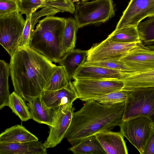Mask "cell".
Here are the masks:
<instances>
[{
    "label": "cell",
    "mask_w": 154,
    "mask_h": 154,
    "mask_svg": "<svg viewBox=\"0 0 154 154\" xmlns=\"http://www.w3.org/2000/svg\"><path fill=\"white\" fill-rule=\"evenodd\" d=\"M38 140L37 137L21 125L7 128L0 134V143H22Z\"/></svg>",
    "instance_id": "obj_20"
},
{
    "label": "cell",
    "mask_w": 154,
    "mask_h": 154,
    "mask_svg": "<svg viewBox=\"0 0 154 154\" xmlns=\"http://www.w3.org/2000/svg\"><path fill=\"white\" fill-rule=\"evenodd\" d=\"M126 72L105 67L83 65L78 70L73 79H117L123 80Z\"/></svg>",
    "instance_id": "obj_15"
},
{
    "label": "cell",
    "mask_w": 154,
    "mask_h": 154,
    "mask_svg": "<svg viewBox=\"0 0 154 154\" xmlns=\"http://www.w3.org/2000/svg\"><path fill=\"white\" fill-rule=\"evenodd\" d=\"M18 0V1H19V0Z\"/></svg>",
    "instance_id": "obj_40"
},
{
    "label": "cell",
    "mask_w": 154,
    "mask_h": 154,
    "mask_svg": "<svg viewBox=\"0 0 154 154\" xmlns=\"http://www.w3.org/2000/svg\"><path fill=\"white\" fill-rule=\"evenodd\" d=\"M128 92V91L122 89L109 93L94 100L103 105H114L125 102Z\"/></svg>",
    "instance_id": "obj_29"
},
{
    "label": "cell",
    "mask_w": 154,
    "mask_h": 154,
    "mask_svg": "<svg viewBox=\"0 0 154 154\" xmlns=\"http://www.w3.org/2000/svg\"><path fill=\"white\" fill-rule=\"evenodd\" d=\"M40 97L46 107L54 109L62 105L72 104L79 99L77 92L71 81L67 86L60 89L44 91Z\"/></svg>",
    "instance_id": "obj_13"
},
{
    "label": "cell",
    "mask_w": 154,
    "mask_h": 154,
    "mask_svg": "<svg viewBox=\"0 0 154 154\" xmlns=\"http://www.w3.org/2000/svg\"><path fill=\"white\" fill-rule=\"evenodd\" d=\"M71 0L72 1V2L74 3V2L76 3L78 2H79L80 0Z\"/></svg>",
    "instance_id": "obj_36"
},
{
    "label": "cell",
    "mask_w": 154,
    "mask_h": 154,
    "mask_svg": "<svg viewBox=\"0 0 154 154\" xmlns=\"http://www.w3.org/2000/svg\"><path fill=\"white\" fill-rule=\"evenodd\" d=\"M137 43L116 42L107 38L94 44L88 50L86 61L95 62L110 59H120L136 46Z\"/></svg>",
    "instance_id": "obj_9"
},
{
    "label": "cell",
    "mask_w": 154,
    "mask_h": 154,
    "mask_svg": "<svg viewBox=\"0 0 154 154\" xmlns=\"http://www.w3.org/2000/svg\"><path fill=\"white\" fill-rule=\"evenodd\" d=\"M29 109L31 119L49 127L53 126L56 113V109L46 107L40 96L34 98L26 103Z\"/></svg>",
    "instance_id": "obj_16"
},
{
    "label": "cell",
    "mask_w": 154,
    "mask_h": 154,
    "mask_svg": "<svg viewBox=\"0 0 154 154\" xmlns=\"http://www.w3.org/2000/svg\"><path fill=\"white\" fill-rule=\"evenodd\" d=\"M149 48L154 49V45L147 46Z\"/></svg>",
    "instance_id": "obj_35"
},
{
    "label": "cell",
    "mask_w": 154,
    "mask_h": 154,
    "mask_svg": "<svg viewBox=\"0 0 154 154\" xmlns=\"http://www.w3.org/2000/svg\"><path fill=\"white\" fill-rule=\"evenodd\" d=\"M88 55V50L74 49L67 52L59 61L58 63L64 68L69 81L84 65Z\"/></svg>",
    "instance_id": "obj_18"
},
{
    "label": "cell",
    "mask_w": 154,
    "mask_h": 154,
    "mask_svg": "<svg viewBox=\"0 0 154 154\" xmlns=\"http://www.w3.org/2000/svg\"><path fill=\"white\" fill-rule=\"evenodd\" d=\"M20 11L0 16V43L11 57L17 48L25 26Z\"/></svg>",
    "instance_id": "obj_6"
},
{
    "label": "cell",
    "mask_w": 154,
    "mask_h": 154,
    "mask_svg": "<svg viewBox=\"0 0 154 154\" xmlns=\"http://www.w3.org/2000/svg\"><path fill=\"white\" fill-rule=\"evenodd\" d=\"M68 150L75 154H106L95 135L86 138Z\"/></svg>",
    "instance_id": "obj_21"
},
{
    "label": "cell",
    "mask_w": 154,
    "mask_h": 154,
    "mask_svg": "<svg viewBox=\"0 0 154 154\" xmlns=\"http://www.w3.org/2000/svg\"><path fill=\"white\" fill-rule=\"evenodd\" d=\"M95 135L106 154H128L124 136L120 132L106 131Z\"/></svg>",
    "instance_id": "obj_14"
},
{
    "label": "cell",
    "mask_w": 154,
    "mask_h": 154,
    "mask_svg": "<svg viewBox=\"0 0 154 154\" xmlns=\"http://www.w3.org/2000/svg\"><path fill=\"white\" fill-rule=\"evenodd\" d=\"M124 137L143 154L146 144L154 127L148 118L137 117L126 121H122L119 125Z\"/></svg>",
    "instance_id": "obj_8"
},
{
    "label": "cell",
    "mask_w": 154,
    "mask_h": 154,
    "mask_svg": "<svg viewBox=\"0 0 154 154\" xmlns=\"http://www.w3.org/2000/svg\"><path fill=\"white\" fill-rule=\"evenodd\" d=\"M125 105V102L105 105L94 100L86 101L74 112L64 138L74 146L97 133L111 130L122 121Z\"/></svg>",
    "instance_id": "obj_2"
},
{
    "label": "cell",
    "mask_w": 154,
    "mask_h": 154,
    "mask_svg": "<svg viewBox=\"0 0 154 154\" xmlns=\"http://www.w3.org/2000/svg\"><path fill=\"white\" fill-rule=\"evenodd\" d=\"M84 65L101 66L126 72H133L124 62L119 59H107L95 62L85 61Z\"/></svg>",
    "instance_id": "obj_28"
},
{
    "label": "cell",
    "mask_w": 154,
    "mask_h": 154,
    "mask_svg": "<svg viewBox=\"0 0 154 154\" xmlns=\"http://www.w3.org/2000/svg\"><path fill=\"white\" fill-rule=\"evenodd\" d=\"M141 42L145 46L154 44V16L140 22L137 26Z\"/></svg>",
    "instance_id": "obj_26"
},
{
    "label": "cell",
    "mask_w": 154,
    "mask_h": 154,
    "mask_svg": "<svg viewBox=\"0 0 154 154\" xmlns=\"http://www.w3.org/2000/svg\"><path fill=\"white\" fill-rule=\"evenodd\" d=\"M66 20L49 16L40 20L31 36L29 46L52 62L59 63L66 54L63 35Z\"/></svg>",
    "instance_id": "obj_3"
},
{
    "label": "cell",
    "mask_w": 154,
    "mask_h": 154,
    "mask_svg": "<svg viewBox=\"0 0 154 154\" xmlns=\"http://www.w3.org/2000/svg\"><path fill=\"white\" fill-rule=\"evenodd\" d=\"M20 11L19 1L17 0H0V16Z\"/></svg>",
    "instance_id": "obj_33"
},
{
    "label": "cell",
    "mask_w": 154,
    "mask_h": 154,
    "mask_svg": "<svg viewBox=\"0 0 154 154\" xmlns=\"http://www.w3.org/2000/svg\"><path fill=\"white\" fill-rule=\"evenodd\" d=\"M115 13L113 0H93L76 2L74 14L79 29L104 23L113 17Z\"/></svg>",
    "instance_id": "obj_4"
},
{
    "label": "cell",
    "mask_w": 154,
    "mask_h": 154,
    "mask_svg": "<svg viewBox=\"0 0 154 154\" xmlns=\"http://www.w3.org/2000/svg\"><path fill=\"white\" fill-rule=\"evenodd\" d=\"M61 11L54 8L51 7H47L37 11L33 13L31 19L32 29L34 31V28L35 25L38 22L40 18L45 16H54L56 14Z\"/></svg>",
    "instance_id": "obj_32"
},
{
    "label": "cell",
    "mask_w": 154,
    "mask_h": 154,
    "mask_svg": "<svg viewBox=\"0 0 154 154\" xmlns=\"http://www.w3.org/2000/svg\"><path fill=\"white\" fill-rule=\"evenodd\" d=\"M154 16V0H130L115 29L131 26L137 27L142 20Z\"/></svg>",
    "instance_id": "obj_10"
},
{
    "label": "cell",
    "mask_w": 154,
    "mask_h": 154,
    "mask_svg": "<svg viewBox=\"0 0 154 154\" xmlns=\"http://www.w3.org/2000/svg\"><path fill=\"white\" fill-rule=\"evenodd\" d=\"M108 37L113 41L121 43H137L141 42L137 27H123L115 29Z\"/></svg>",
    "instance_id": "obj_22"
},
{
    "label": "cell",
    "mask_w": 154,
    "mask_h": 154,
    "mask_svg": "<svg viewBox=\"0 0 154 154\" xmlns=\"http://www.w3.org/2000/svg\"><path fill=\"white\" fill-rule=\"evenodd\" d=\"M69 82L63 67L60 65L57 66L46 85L44 91H52L60 89L67 86Z\"/></svg>",
    "instance_id": "obj_27"
},
{
    "label": "cell",
    "mask_w": 154,
    "mask_h": 154,
    "mask_svg": "<svg viewBox=\"0 0 154 154\" xmlns=\"http://www.w3.org/2000/svg\"><path fill=\"white\" fill-rule=\"evenodd\" d=\"M78 29L75 19L72 17L66 18L63 35V48L66 54L74 49Z\"/></svg>",
    "instance_id": "obj_23"
},
{
    "label": "cell",
    "mask_w": 154,
    "mask_h": 154,
    "mask_svg": "<svg viewBox=\"0 0 154 154\" xmlns=\"http://www.w3.org/2000/svg\"><path fill=\"white\" fill-rule=\"evenodd\" d=\"M72 82L79 99L83 101L94 100L109 93L123 89L124 83L117 79H77Z\"/></svg>",
    "instance_id": "obj_7"
},
{
    "label": "cell",
    "mask_w": 154,
    "mask_h": 154,
    "mask_svg": "<svg viewBox=\"0 0 154 154\" xmlns=\"http://www.w3.org/2000/svg\"><path fill=\"white\" fill-rule=\"evenodd\" d=\"M25 102L20 95L14 91L10 94L7 105L13 112L24 122L31 119L29 108Z\"/></svg>",
    "instance_id": "obj_25"
},
{
    "label": "cell",
    "mask_w": 154,
    "mask_h": 154,
    "mask_svg": "<svg viewBox=\"0 0 154 154\" xmlns=\"http://www.w3.org/2000/svg\"><path fill=\"white\" fill-rule=\"evenodd\" d=\"M120 60L129 67L133 72L154 69V49L144 45L141 42L137 43Z\"/></svg>",
    "instance_id": "obj_12"
},
{
    "label": "cell",
    "mask_w": 154,
    "mask_h": 154,
    "mask_svg": "<svg viewBox=\"0 0 154 154\" xmlns=\"http://www.w3.org/2000/svg\"><path fill=\"white\" fill-rule=\"evenodd\" d=\"M91 0H81V1H91Z\"/></svg>",
    "instance_id": "obj_37"
},
{
    "label": "cell",
    "mask_w": 154,
    "mask_h": 154,
    "mask_svg": "<svg viewBox=\"0 0 154 154\" xmlns=\"http://www.w3.org/2000/svg\"><path fill=\"white\" fill-rule=\"evenodd\" d=\"M10 73L9 64L0 60V109L7 106L11 94L8 82Z\"/></svg>",
    "instance_id": "obj_24"
},
{
    "label": "cell",
    "mask_w": 154,
    "mask_h": 154,
    "mask_svg": "<svg viewBox=\"0 0 154 154\" xmlns=\"http://www.w3.org/2000/svg\"><path fill=\"white\" fill-rule=\"evenodd\" d=\"M74 109L72 104L62 105L57 109L54 125L49 127L48 136L43 143L47 149L55 147L64 138L71 122Z\"/></svg>",
    "instance_id": "obj_11"
},
{
    "label": "cell",
    "mask_w": 154,
    "mask_h": 154,
    "mask_svg": "<svg viewBox=\"0 0 154 154\" xmlns=\"http://www.w3.org/2000/svg\"><path fill=\"white\" fill-rule=\"evenodd\" d=\"M143 154H154V127L145 146Z\"/></svg>",
    "instance_id": "obj_34"
},
{
    "label": "cell",
    "mask_w": 154,
    "mask_h": 154,
    "mask_svg": "<svg viewBox=\"0 0 154 154\" xmlns=\"http://www.w3.org/2000/svg\"><path fill=\"white\" fill-rule=\"evenodd\" d=\"M0 154H47V149L38 140L22 143H0Z\"/></svg>",
    "instance_id": "obj_17"
},
{
    "label": "cell",
    "mask_w": 154,
    "mask_h": 154,
    "mask_svg": "<svg viewBox=\"0 0 154 154\" xmlns=\"http://www.w3.org/2000/svg\"><path fill=\"white\" fill-rule=\"evenodd\" d=\"M128 91L122 121L143 117L149 119L154 125V87Z\"/></svg>",
    "instance_id": "obj_5"
},
{
    "label": "cell",
    "mask_w": 154,
    "mask_h": 154,
    "mask_svg": "<svg viewBox=\"0 0 154 154\" xmlns=\"http://www.w3.org/2000/svg\"><path fill=\"white\" fill-rule=\"evenodd\" d=\"M40 0L42 1L45 2V1H46L47 0Z\"/></svg>",
    "instance_id": "obj_39"
},
{
    "label": "cell",
    "mask_w": 154,
    "mask_h": 154,
    "mask_svg": "<svg viewBox=\"0 0 154 154\" xmlns=\"http://www.w3.org/2000/svg\"><path fill=\"white\" fill-rule=\"evenodd\" d=\"M20 11L26 18L38 9L47 7V2L40 0H19Z\"/></svg>",
    "instance_id": "obj_30"
},
{
    "label": "cell",
    "mask_w": 154,
    "mask_h": 154,
    "mask_svg": "<svg viewBox=\"0 0 154 154\" xmlns=\"http://www.w3.org/2000/svg\"><path fill=\"white\" fill-rule=\"evenodd\" d=\"M32 14L26 18L25 26L17 48L29 46L30 40L34 32L31 26V19Z\"/></svg>",
    "instance_id": "obj_31"
},
{
    "label": "cell",
    "mask_w": 154,
    "mask_h": 154,
    "mask_svg": "<svg viewBox=\"0 0 154 154\" xmlns=\"http://www.w3.org/2000/svg\"><path fill=\"white\" fill-rule=\"evenodd\" d=\"M123 90L127 91L141 88L154 87V69L140 72H127L122 80Z\"/></svg>",
    "instance_id": "obj_19"
},
{
    "label": "cell",
    "mask_w": 154,
    "mask_h": 154,
    "mask_svg": "<svg viewBox=\"0 0 154 154\" xmlns=\"http://www.w3.org/2000/svg\"><path fill=\"white\" fill-rule=\"evenodd\" d=\"M54 0H47L46 1H52Z\"/></svg>",
    "instance_id": "obj_38"
},
{
    "label": "cell",
    "mask_w": 154,
    "mask_h": 154,
    "mask_svg": "<svg viewBox=\"0 0 154 154\" xmlns=\"http://www.w3.org/2000/svg\"><path fill=\"white\" fill-rule=\"evenodd\" d=\"M9 66L14 91L27 102L41 96L57 67L30 46L17 48Z\"/></svg>",
    "instance_id": "obj_1"
}]
</instances>
